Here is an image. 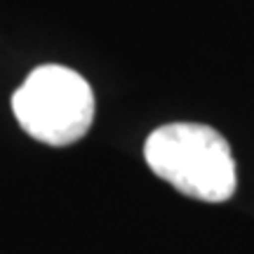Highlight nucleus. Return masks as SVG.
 Masks as SVG:
<instances>
[{
    "label": "nucleus",
    "instance_id": "f257e3e1",
    "mask_svg": "<svg viewBox=\"0 0 254 254\" xmlns=\"http://www.w3.org/2000/svg\"><path fill=\"white\" fill-rule=\"evenodd\" d=\"M144 158L155 177L189 198L226 202L238 189L231 146L214 127L200 123L158 127L146 139Z\"/></svg>",
    "mask_w": 254,
    "mask_h": 254
},
{
    "label": "nucleus",
    "instance_id": "f03ea898",
    "mask_svg": "<svg viewBox=\"0 0 254 254\" xmlns=\"http://www.w3.org/2000/svg\"><path fill=\"white\" fill-rule=\"evenodd\" d=\"M12 111L33 139L47 146H68L92 127L94 94L80 73L59 64H45L31 71L14 92Z\"/></svg>",
    "mask_w": 254,
    "mask_h": 254
}]
</instances>
